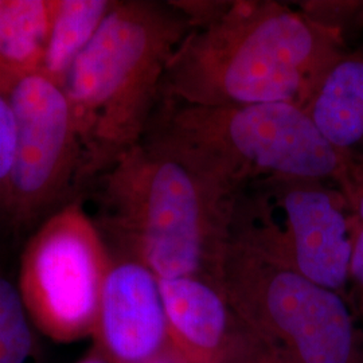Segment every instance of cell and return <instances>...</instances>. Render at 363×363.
<instances>
[{
	"instance_id": "cell-1",
	"label": "cell",
	"mask_w": 363,
	"mask_h": 363,
	"mask_svg": "<svg viewBox=\"0 0 363 363\" xmlns=\"http://www.w3.org/2000/svg\"><path fill=\"white\" fill-rule=\"evenodd\" d=\"M346 52L345 34L272 0H234L169 60L160 99L202 106L306 108Z\"/></svg>"
},
{
	"instance_id": "cell-2",
	"label": "cell",
	"mask_w": 363,
	"mask_h": 363,
	"mask_svg": "<svg viewBox=\"0 0 363 363\" xmlns=\"http://www.w3.org/2000/svg\"><path fill=\"white\" fill-rule=\"evenodd\" d=\"M94 220L116 259L136 261L157 279L199 276L216 284L238 199L147 140L97 178Z\"/></svg>"
},
{
	"instance_id": "cell-16",
	"label": "cell",
	"mask_w": 363,
	"mask_h": 363,
	"mask_svg": "<svg viewBox=\"0 0 363 363\" xmlns=\"http://www.w3.org/2000/svg\"><path fill=\"white\" fill-rule=\"evenodd\" d=\"M347 303L357 322H363V223L354 220Z\"/></svg>"
},
{
	"instance_id": "cell-11",
	"label": "cell",
	"mask_w": 363,
	"mask_h": 363,
	"mask_svg": "<svg viewBox=\"0 0 363 363\" xmlns=\"http://www.w3.org/2000/svg\"><path fill=\"white\" fill-rule=\"evenodd\" d=\"M304 109L335 150L363 159V48L337 58Z\"/></svg>"
},
{
	"instance_id": "cell-5",
	"label": "cell",
	"mask_w": 363,
	"mask_h": 363,
	"mask_svg": "<svg viewBox=\"0 0 363 363\" xmlns=\"http://www.w3.org/2000/svg\"><path fill=\"white\" fill-rule=\"evenodd\" d=\"M216 281L238 320L283 362L363 363L347 300L234 228Z\"/></svg>"
},
{
	"instance_id": "cell-10",
	"label": "cell",
	"mask_w": 363,
	"mask_h": 363,
	"mask_svg": "<svg viewBox=\"0 0 363 363\" xmlns=\"http://www.w3.org/2000/svg\"><path fill=\"white\" fill-rule=\"evenodd\" d=\"M157 280L169 350L182 362L247 363L261 346L213 280L199 276Z\"/></svg>"
},
{
	"instance_id": "cell-19",
	"label": "cell",
	"mask_w": 363,
	"mask_h": 363,
	"mask_svg": "<svg viewBox=\"0 0 363 363\" xmlns=\"http://www.w3.org/2000/svg\"><path fill=\"white\" fill-rule=\"evenodd\" d=\"M78 363H109L104 358V355L101 354V352H99V351L94 350L91 351V354H88L85 358H82L81 361Z\"/></svg>"
},
{
	"instance_id": "cell-13",
	"label": "cell",
	"mask_w": 363,
	"mask_h": 363,
	"mask_svg": "<svg viewBox=\"0 0 363 363\" xmlns=\"http://www.w3.org/2000/svg\"><path fill=\"white\" fill-rule=\"evenodd\" d=\"M113 6L112 0H55L40 74L64 89L72 66L91 43Z\"/></svg>"
},
{
	"instance_id": "cell-12",
	"label": "cell",
	"mask_w": 363,
	"mask_h": 363,
	"mask_svg": "<svg viewBox=\"0 0 363 363\" xmlns=\"http://www.w3.org/2000/svg\"><path fill=\"white\" fill-rule=\"evenodd\" d=\"M55 0H0V94L40 73Z\"/></svg>"
},
{
	"instance_id": "cell-17",
	"label": "cell",
	"mask_w": 363,
	"mask_h": 363,
	"mask_svg": "<svg viewBox=\"0 0 363 363\" xmlns=\"http://www.w3.org/2000/svg\"><path fill=\"white\" fill-rule=\"evenodd\" d=\"M352 216L363 223V159L349 157L335 181Z\"/></svg>"
},
{
	"instance_id": "cell-4",
	"label": "cell",
	"mask_w": 363,
	"mask_h": 363,
	"mask_svg": "<svg viewBox=\"0 0 363 363\" xmlns=\"http://www.w3.org/2000/svg\"><path fill=\"white\" fill-rule=\"evenodd\" d=\"M143 139L233 199L269 179L335 183L347 160L306 109L291 104L202 106L160 99Z\"/></svg>"
},
{
	"instance_id": "cell-14",
	"label": "cell",
	"mask_w": 363,
	"mask_h": 363,
	"mask_svg": "<svg viewBox=\"0 0 363 363\" xmlns=\"http://www.w3.org/2000/svg\"><path fill=\"white\" fill-rule=\"evenodd\" d=\"M30 316L18 286L0 276V363H26L33 350Z\"/></svg>"
},
{
	"instance_id": "cell-6",
	"label": "cell",
	"mask_w": 363,
	"mask_h": 363,
	"mask_svg": "<svg viewBox=\"0 0 363 363\" xmlns=\"http://www.w3.org/2000/svg\"><path fill=\"white\" fill-rule=\"evenodd\" d=\"M354 220L335 183L289 178L249 187L235 203L232 226L346 298Z\"/></svg>"
},
{
	"instance_id": "cell-3",
	"label": "cell",
	"mask_w": 363,
	"mask_h": 363,
	"mask_svg": "<svg viewBox=\"0 0 363 363\" xmlns=\"http://www.w3.org/2000/svg\"><path fill=\"white\" fill-rule=\"evenodd\" d=\"M191 28L172 1H115L64 85L81 151V184L143 140L169 60Z\"/></svg>"
},
{
	"instance_id": "cell-9",
	"label": "cell",
	"mask_w": 363,
	"mask_h": 363,
	"mask_svg": "<svg viewBox=\"0 0 363 363\" xmlns=\"http://www.w3.org/2000/svg\"><path fill=\"white\" fill-rule=\"evenodd\" d=\"M96 350L109 363H145L169 351L159 280L142 264L112 257L96 325Z\"/></svg>"
},
{
	"instance_id": "cell-18",
	"label": "cell",
	"mask_w": 363,
	"mask_h": 363,
	"mask_svg": "<svg viewBox=\"0 0 363 363\" xmlns=\"http://www.w3.org/2000/svg\"><path fill=\"white\" fill-rule=\"evenodd\" d=\"M247 363H284L279 359L274 354H272L268 349H265L262 345L259 346V350L256 351Z\"/></svg>"
},
{
	"instance_id": "cell-7",
	"label": "cell",
	"mask_w": 363,
	"mask_h": 363,
	"mask_svg": "<svg viewBox=\"0 0 363 363\" xmlns=\"http://www.w3.org/2000/svg\"><path fill=\"white\" fill-rule=\"evenodd\" d=\"M111 264L104 238L79 201L55 210L21 259L18 289L30 320L60 343L93 335Z\"/></svg>"
},
{
	"instance_id": "cell-20",
	"label": "cell",
	"mask_w": 363,
	"mask_h": 363,
	"mask_svg": "<svg viewBox=\"0 0 363 363\" xmlns=\"http://www.w3.org/2000/svg\"><path fill=\"white\" fill-rule=\"evenodd\" d=\"M145 363H183L181 361V358L179 357H177L172 351L169 350V352H166L164 355H162V357H159V358H156V359H152V361H150V362Z\"/></svg>"
},
{
	"instance_id": "cell-15",
	"label": "cell",
	"mask_w": 363,
	"mask_h": 363,
	"mask_svg": "<svg viewBox=\"0 0 363 363\" xmlns=\"http://www.w3.org/2000/svg\"><path fill=\"white\" fill-rule=\"evenodd\" d=\"M15 143L16 130L13 108L9 99L0 94V216H6Z\"/></svg>"
},
{
	"instance_id": "cell-8",
	"label": "cell",
	"mask_w": 363,
	"mask_h": 363,
	"mask_svg": "<svg viewBox=\"0 0 363 363\" xmlns=\"http://www.w3.org/2000/svg\"><path fill=\"white\" fill-rule=\"evenodd\" d=\"M16 130L6 217L31 225L62 208L81 184V151L65 91L43 74L9 96Z\"/></svg>"
}]
</instances>
